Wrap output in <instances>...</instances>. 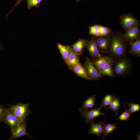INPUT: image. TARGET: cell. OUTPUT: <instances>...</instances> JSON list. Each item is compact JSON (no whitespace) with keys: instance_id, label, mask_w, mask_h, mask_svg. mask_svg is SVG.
<instances>
[{"instance_id":"29","label":"cell","mask_w":140,"mask_h":140,"mask_svg":"<svg viewBox=\"0 0 140 140\" xmlns=\"http://www.w3.org/2000/svg\"><path fill=\"white\" fill-rule=\"evenodd\" d=\"M6 108L0 104V122H2L3 117L6 110Z\"/></svg>"},{"instance_id":"26","label":"cell","mask_w":140,"mask_h":140,"mask_svg":"<svg viewBox=\"0 0 140 140\" xmlns=\"http://www.w3.org/2000/svg\"><path fill=\"white\" fill-rule=\"evenodd\" d=\"M100 25L95 24L89 27V35L98 37L100 33Z\"/></svg>"},{"instance_id":"5","label":"cell","mask_w":140,"mask_h":140,"mask_svg":"<svg viewBox=\"0 0 140 140\" xmlns=\"http://www.w3.org/2000/svg\"><path fill=\"white\" fill-rule=\"evenodd\" d=\"M2 122H4L8 126L11 131L14 129L20 123L9 107L6 108L3 117Z\"/></svg>"},{"instance_id":"11","label":"cell","mask_w":140,"mask_h":140,"mask_svg":"<svg viewBox=\"0 0 140 140\" xmlns=\"http://www.w3.org/2000/svg\"><path fill=\"white\" fill-rule=\"evenodd\" d=\"M85 47L88 50L93 60L96 59L101 57L100 53L97 47L96 42L92 36L88 40Z\"/></svg>"},{"instance_id":"23","label":"cell","mask_w":140,"mask_h":140,"mask_svg":"<svg viewBox=\"0 0 140 140\" xmlns=\"http://www.w3.org/2000/svg\"><path fill=\"white\" fill-rule=\"evenodd\" d=\"M125 108L124 110L118 117L117 120L119 121H127L130 118L132 114L126 108L125 103L123 102Z\"/></svg>"},{"instance_id":"19","label":"cell","mask_w":140,"mask_h":140,"mask_svg":"<svg viewBox=\"0 0 140 140\" xmlns=\"http://www.w3.org/2000/svg\"><path fill=\"white\" fill-rule=\"evenodd\" d=\"M57 45L62 59L65 62L69 55L71 48L69 46L63 45L59 43H57Z\"/></svg>"},{"instance_id":"6","label":"cell","mask_w":140,"mask_h":140,"mask_svg":"<svg viewBox=\"0 0 140 140\" xmlns=\"http://www.w3.org/2000/svg\"><path fill=\"white\" fill-rule=\"evenodd\" d=\"M119 22L122 28L126 31L139 23V21L131 14L125 13L120 16Z\"/></svg>"},{"instance_id":"16","label":"cell","mask_w":140,"mask_h":140,"mask_svg":"<svg viewBox=\"0 0 140 140\" xmlns=\"http://www.w3.org/2000/svg\"><path fill=\"white\" fill-rule=\"evenodd\" d=\"M70 69L79 76L87 80H91L88 77L84 66L80 62Z\"/></svg>"},{"instance_id":"14","label":"cell","mask_w":140,"mask_h":140,"mask_svg":"<svg viewBox=\"0 0 140 140\" xmlns=\"http://www.w3.org/2000/svg\"><path fill=\"white\" fill-rule=\"evenodd\" d=\"M112 59L109 56L103 55L94 60H92L93 64L99 73L100 70Z\"/></svg>"},{"instance_id":"31","label":"cell","mask_w":140,"mask_h":140,"mask_svg":"<svg viewBox=\"0 0 140 140\" xmlns=\"http://www.w3.org/2000/svg\"><path fill=\"white\" fill-rule=\"evenodd\" d=\"M140 139V132H139L137 133L136 139H137V140H139Z\"/></svg>"},{"instance_id":"7","label":"cell","mask_w":140,"mask_h":140,"mask_svg":"<svg viewBox=\"0 0 140 140\" xmlns=\"http://www.w3.org/2000/svg\"><path fill=\"white\" fill-rule=\"evenodd\" d=\"M11 131V135L9 138V140H16L22 136H27L31 138L32 137L26 131V120L21 122Z\"/></svg>"},{"instance_id":"33","label":"cell","mask_w":140,"mask_h":140,"mask_svg":"<svg viewBox=\"0 0 140 140\" xmlns=\"http://www.w3.org/2000/svg\"><path fill=\"white\" fill-rule=\"evenodd\" d=\"M80 0H76V2H79L80 1Z\"/></svg>"},{"instance_id":"2","label":"cell","mask_w":140,"mask_h":140,"mask_svg":"<svg viewBox=\"0 0 140 140\" xmlns=\"http://www.w3.org/2000/svg\"><path fill=\"white\" fill-rule=\"evenodd\" d=\"M130 59L125 57L121 59H113V69L114 76L124 77L130 73L132 68Z\"/></svg>"},{"instance_id":"25","label":"cell","mask_w":140,"mask_h":140,"mask_svg":"<svg viewBox=\"0 0 140 140\" xmlns=\"http://www.w3.org/2000/svg\"><path fill=\"white\" fill-rule=\"evenodd\" d=\"M100 33L98 37H103L109 35L112 32L111 28L100 25Z\"/></svg>"},{"instance_id":"30","label":"cell","mask_w":140,"mask_h":140,"mask_svg":"<svg viewBox=\"0 0 140 140\" xmlns=\"http://www.w3.org/2000/svg\"><path fill=\"white\" fill-rule=\"evenodd\" d=\"M23 0H16V2L14 5V6L13 8L11 9V11L9 12L8 14L7 15V16H8L9 14L12 11L13 9L16 7L17 6H18L22 2Z\"/></svg>"},{"instance_id":"21","label":"cell","mask_w":140,"mask_h":140,"mask_svg":"<svg viewBox=\"0 0 140 140\" xmlns=\"http://www.w3.org/2000/svg\"><path fill=\"white\" fill-rule=\"evenodd\" d=\"M95 96L94 95H93L86 99L84 101L82 106L80 109L82 110H87L90 108L91 109L95 105H99L95 103Z\"/></svg>"},{"instance_id":"1","label":"cell","mask_w":140,"mask_h":140,"mask_svg":"<svg viewBox=\"0 0 140 140\" xmlns=\"http://www.w3.org/2000/svg\"><path fill=\"white\" fill-rule=\"evenodd\" d=\"M127 44L123 37V34L116 31L110 34L109 53L110 57L116 60L125 57L127 53Z\"/></svg>"},{"instance_id":"22","label":"cell","mask_w":140,"mask_h":140,"mask_svg":"<svg viewBox=\"0 0 140 140\" xmlns=\"http://www.w3.org/2000/svg\"><path fill=\"white\" fill-rule=\"evenodd\" d=\"M117 128L118 127L116 126V124L115 123L105 124L103 130L104 135L102 137V139L104 138L106 136L110 134L114 130Z\"/></svg>"},{"instance_id":"18","label":"cell","mask_w":140,"mask_h":140,"mask_svg":"<svg viewBox=\"0 0 140 140\" xmlns=\"http://www.w3.org/2000/svg\"><path fill=\"white\" fill-rule=\"evenodd\" d=\"M113 59H112L107 63L100 70L99 73L102 76H109L113 78Z\"/></svg>"},{"instance_id":"27","label":"cell","mask_w":140,"mask_h":140,"mask_svg":"<svg viewBox=\"0 0 140 140\" xmlns=\"http://www.w3.org/2000/svg\"><path fill=\"white\" fill-rule=\"evenodd\" d=\"M44 0H27V7L29 10H30L32 7L36 8H39L40 4Z\"/></svg>"},{"instance_id":"15","label":"cell","mask_w":140,"mask_h":140,"mask_svg":"<svg viewBox=\"0 0 140 140\" xmlns=\"http://www.w3.org/2000/svg\"><path fill=\"white\" fill-rule=\"evenodd\" d=\"M130 47L128 52L134 57H140V38L133 42L128 43Z\"/></svg>"},{"instance_id":"20","label":"cell","mask_w":140,"mask_h":140,"mask_svg":"<svg viewBox=\"0 0 140 140\" xmlns=\"http://www.w3.org/2000/svg\"><path fill=\"white\" fill-rule=\"evenodd\" d=\"M121 101L119 98L117 96H114L113 99L109 104L108 106L107 109L113 111L118 116V111L120 108Z\"/></svg>"},{"instance_id":"9","label":"cell","mask_w":140,"mask_h":140,"mask_svg":"<svg viewBox=\"0 0 140 140\" xmlns=\"http://www.w3.org/2000/svg\"><path fill=\"white\" fill-rule=\"evenodd\" d=\"M139 23L134 25L125 31L123 37L125 41L133 42L140 38Z\"/></svg>"},{"instance_id":"13","label":"cell","mask_w":140,"mask_h":140,"mask_svg":"<svg viewBox=\"0 0 140 140\" xmlns=\"http://www.w3.org/2000/svg\"><path fill=\"white\" fill-rule=\"evenodd\" d=\"M87 41L86 39L79 38L76 42L70 46L76 53L80 56L82 54L83 49L85 47Z\"/></svg>"},{"instance_id":"24","label":"cell","mask_w":140,"mask_h":140,"mask_svg":"<svg viewBox=\"0 0 140 140\" xmlns=\"http://www.w3.org/2000/svg\"><path fill=\"white\" fill-rule=\"evenodd\" d=\"M114 96L111 94H108L105 96L103 99L101 104L99 105L100 107H103L104 109H107V106L109 105L112 101Z\"/></svg>"},{"instance_id":"8","label":"cell","mask_w":140,"mask_h":140,"mask_svg":"<svg viewBox=\"0 0 140 140\" xmlns=\"http://www.w3.org/2000/svg\"><path fill=\"white\" fill-rule=\"evenodd\" d=\"M95 40L100 53H109L110 34L105 37H101L92 36Z\"/></svg>"},{"instance_id":"28","label":"cell","mask_w":140,"mask_h":140,"mask_svg":"<svg viewBox=\"0 0 140 140\" xmlns=\"http://www.w3.org/2000/svg\"><path fill=\"white\" fill-rule=\"evenodd\" d=\"M124 103L128 104L129 107V110L131 114L136 112L140 110V105L139 104L134 103L131 102L128 103L124 102Z\"/></svg>"},{"instance_id":"17","label":"cell","mask_w":140,"mask_h":140,"mask_svg":"<svg viewBox=\"0 0 140 140\" xmlns=\"http://www.w3.org/2000/svg\"><path fill=\"white\" fill-rule=\"evenodd\" d=\"M80 57L71 48L69 55L65 62L69 69L80 63L79 60Z\"/></svg>"},{"instance_id":"10","label":"cell","mask_w":140,"mask_h":140,"mask_svg":"<svg viewBox=\"0 0 140 140\" xmlns=\"http://www.w3.org/2000/svg\"><path fill=\"white\" fill-rule=\"evenodd\" d=\"M101 108L100 107L98 108L93 109L90 110H82L80 109L79 110L82 118L85 120L86 123L88 124L90 121L93 120L95 117L105 115V113L101 111Z\"/></svg>"},{"instance_id":"12","label":"cell","mask_w":140,"mask_h":140,"mask_svg":"<svg viewBox=\"0 0 140 140\" xmlns=\"http://www.w3.org/2000/svg\"><path fill=\"white\" fill-rule=\"evenodd\" d=\"M89 122L91 125L88 132L89 134L95 135L98 136L104 134V127L105 124L104 120L100 121L97 123H94L93 120L90 121Z\"/></svg>"},{"instance_id":"4","label":"cell","mask_w":140,"mask_h":140,"mask_svg":"<svg viewBox=\"0 0 140 140\" xmlns=\"http://www.w3.org/2000/svg\"><path fill=\"white\" fill-rule=\"evenodd\" d=\"M84 66L88 77L91 80H98L103 76L94 66L92 60L89 58L86 57Z\"/></svg>"},{"instance_id":"3","label":"cell","mask_w":140,"mask_h":140,"mask_svg":"<svg viewBox=\"0 0 140 140\" xmlns=\"http://www.w3.org/2000/svg\"><path fill=\"white\" fill-rule=\"evenodd\" d=\"M20 123L26 120L31 113L28 103H24L20 102L13 105H7Z\"/></svg>"},{"instance_id":"32","label":"cell","mask_w":140,"mask_h":140,"mask_svg":"<svg viewBox=\"0 0 140 140\" xmlns=\"http://www.w3.org/2000/svg\"><path fill=\"white\" fill-rule=\"evenodd\" d=\"M3 49V47L1 45H0V51L2 50Z\"/></svg>"}]
</instances>
